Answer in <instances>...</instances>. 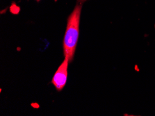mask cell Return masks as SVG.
<instances>
[{"label":"cell","mask_w":155,"mask_h":116,"mask_svg":"<svg viewBox=\"0 0 155 116\" xmlns=\"http://www.w3.org/2000/svg\"><path fill=\"white\" fill-rule=\"evenodd\" d=\"M37 1H39V0H37Z\"/></svg>","instance_id":"277c9868"},{"label":"cell","mask_w":155,"mask_h":116,"mask_svg":"<svg viewBox=\"0 0 155 116\" xmlns=\"http://www.w3.org/2000/svg\"><path fill=\"white\" fill-rule=\"evenodd\" d=\"M81 10V6L77 5L68 20L66 31L63 41V49L65 57L68 59L69 62L73 58L78 41Z\"/></svg>","instance_id":"6da1fadb"},{"label":"cell","mask_w":155,"mask_h":116,"mask_svg":"<svg viewBox=\"0 0 155 116\" xmlns=\"http://www.w3.org/2000/svg\"><path fill=\"white\" fill-rule=\"evenodd\" d=\"M69 60L65 58V60L61 65L58 68L57 71L54 75L52 79V84L54 85L57 91H60L63 88L66 84L68 76V66Z\"/></svg>","instance_id":"7a4b0ae2"},{"label":"cell","mask_w":155,"mask_h":116,"mask_svg":"<svg viewBox=\"0 0 155 116\" xmlns=\"http://www.w3.org/2000/svg\"><path fill=\"white\" fill-rule=\"evenodd\" d=\"M80 1H81V2H84V1H85V0H80Z\"/></svg>","instance_id":"3957f363"}]
</instances>
